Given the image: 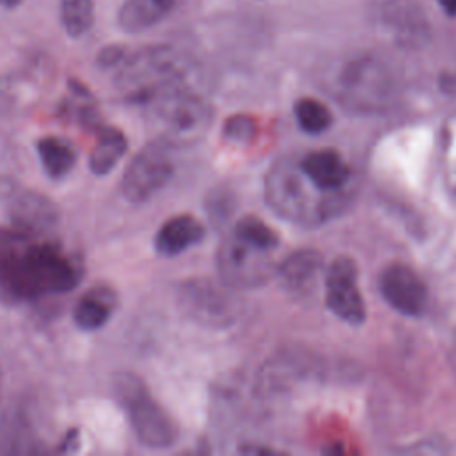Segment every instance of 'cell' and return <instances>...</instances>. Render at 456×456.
Instances as JSON below:
<instances>
[{
    "mask_svg": "<svg viewBox=\"0 0 456 456\" xmlns=\"http://www.w3.org/2000/svg\"><path fill=\"white\" fill-rule=\"evenodd\" d=\"M326 87L342 107L360 114L390 110L399 100L397 77L372 53H358L337 62L328 73Z\"/></svg>",
    "mask_w": 456,
    "mask_h": 456,
    "instance_id": "cell-3",
    "label": "cell"
},
{
    "mask_svg": "<svg viewBox=\"0 0 456 456\" xmlns=\"http://www.w3.org/2000/svg\"><path fill=\"white\" fill-rule=\"evenodd\" d=\"M173 7L167 0H125L118 11V23L125 32H142L160 23Z\"/></svg>",
    "mask_w": 456,
    "mask_h": 456,
    "instance_id": "cell-17",
    "label": "cell"
},
{
    "mask_svg": "<svg viewBox=\"0 0 456 456\" xmlns=\"http://www.w3.org/2000/svg\"><path fill=\"white\" fill-rule=\"evenodd\" d=\"M180 303L183 310L201 324L226 326L237 317V301L228 292L226 283L210 280H192L180 289Z\"/></svg>",
    "mask_w": 456,
    "mask_h": 456,
    "instance_id": "cell-9",
    "label": "cell"
},
{
    "mask_svg": "<svg viewBox=\"0 0 456 456\" xmlns=\"http://www.w3.org/2000/svg\"><path fill=\"white\" fill-rule=\"evenodd\" d=\"M447 16H456V0H436Z\"/></svg>",
    "mask_w": 456,
    "mask_h": 456,
    "instance_id": "cell-25",
    "label": "cell"
},
{
    "mask_svg": "<svg viewBox=\"0 0 456 456\" xmlns=\"http://www.w3.org/2000/svg\"><path fill=\"white\" fill-rule=\"evenodd\" d=\"M385 23L394 27L403 37H419L424 30V20L417 5L410 0H388L383 7Z\"/></svg>",
    "mask_w": 456,
    "mask_h": 456,
    "instance_id": "cell-20",
    "label": "cell"
},
{
    "mask_svg": "<svg viewBox=\"0 0 456 456\" xmlns=\"http://www.w3.org/2000/svg\"><path fill=\"white\" fill-rule=\"evenodd\" d=\"M297 162L305 176L319 191L326 194L349 192L351 169L338 151L331 148L314 150L297 159Z\"/></svg>",
    "mask_w": 456,
    "mask_h": 456,
    "instance_id": "cell-12",
    "label": "cell"
},
{
    "mask_svg": "<svg viewBox=\"0 0 456 456\" xmlns=\"http://www.w3.org/2000/svg\"><path fill=\"white\" fill-rule=\"evenodd\" d=\"M21 0H0V7H7V9H12L20 4Z\"/></svg>",
    "mask_w": 456,
    "mask_h": 456,
    "instance_id": "cell-26",
    "label": "cell"
},
{
    "mask_svg": "<svg viewBox=\"0 0 456 456\" xmlns=\"http://www.w3.org/2000/svg\"><path fill=\"white\" fill-rule=\"evenodd\" d=\"M379 292L403 315H420L428 305V289L422 278L406 264L394 262L379 274Z\"/></svg>",
    "mask_w": 456,
    "mask_h": 456,
    "instance_id": "cell-11",
    "label": "cell"
},
{
    "mask_svg": "<svg viewBox=\"0 0 456 456\" xmlns=\"http://www.w3.org/2000/svg\"><path fill=\"white\" fill-rule=\"evenodd\" d=\"M126 137L121 130L114 126H100L96 134V142L91 150L89 167L94 175L110 173L126 151Z\"/></svg>",
    "mask_w": 456,
    "mask_h": 456,
    "instance_id": "cell-18",
    "label": "cell"
},
{
    "mask_svg": "<svg viewBox=\"0 0 456 456\" xmlns=\"http://www.w3.org/2000/svg\"><path fill=\"white\" fill-rule=\"evenodd\" d=\"M454 351H456V338H454Z\"/></svg>",
    "mask_w": 456,
    "mask_h": 456,
    "instance_id": "cell-28",
    "label": "cell"
},
{
    "mask_svg": "<svg viewBox=\"0 0 456 456\" xmlns=\"http://www.w3.org/2000/svg\"><path fill=\"white\" fill-rule=\"evenodd\" d=\"M116 310V292L107 285L89 289L73 308V321L84 331L103 328Z\"/></svg>",
    "mask_w": 456,
    "mask_h": 456,
    "instance_id": "cell-15",
    "label": "cell"
},
{
    "mask_svg": "<svg viewBox=\"0 0 456 456\" xmlns=\"http://www.w3.org/2000/svg\"><path fill=\"white\" fill-rule=\"evenodd\" d=\"M224 132L233 141H248L255 132V125L248 116H233L228 119Z\"/></svg>",
    "mask_w": 456,
    "mask_h": 456,
    "instance_id": "cell-24",
    "label": "cell"
},
{
    "mask_svg": "<svg viewBox=\"0 0 456 456\" xmlns=\"http://www.w3.org/2000/svg\"><path fill=\"white\" fill-rule=\"evenodd\" d=\"M205 235L203 224L189 214L167 219L155 235V249L164 256H176L198 244Z\"/></svg>",
    "mask_w": 456,
    "mask_h": 456,
    "instance_id": "cell-14",
    "label": "cell"
},
{
    "mask_svg": "<svg viewBox=\"0 0 456 456\" xmlns=\"http://www.w3.org/2000/svg\"><path fill=\"white\" fill-rule=\"evenodd\" d=\"M233 232L239 237L246 239L248 242H251V244H255V246H258L262 249H267V251H274L276 246H278V235L274 233V230L269 228L258 217H251V216L242 217L235 224Z\"/></svg>",
    "mask_w": 456,
    "mask_h": 456,
    "instance_id": "cell-23",
    "label": "cell"
},
{
    "mask_svg": "<svg viewBox=\"0 0 456 456\" xmlns=\"http://www.w3.org/2000/svg\"><path fill=\"white\" fill-rule=\"evenodd\" d=\"M61 23L69 37L87 34L94 23V0H61Z\"/></svg>",
    "mask_w": 456,
    "mask_h": 456,
    "instance_id": "cell-21",
    "label": "cell"
},
{
    "mask_svg": "<svg viewBox=\"0 0 456 456\" xmlns=\"http://www.w3.org/2000/svg\"><path fill=\"white\" fill-rule=\"evenodd\" d=\"M321 255L314 249H299L289 255L278 265V276L283 285L294 292H305L314 283L321 273Z\"/></svg>",
    "mask_w": 456,
    "mask_h": 456,
    "instance_id": "cell-16",
    "label": "cell"
},
{
    "mask_svg": "<svg viewBox=\"0 0 456 456\" xmlns=\"http://www.w3.org/2000/svg\"><path fill=\"white\" fill-rule=\"evenodd\" d=\"M114 392L142 445L150 449H167L176 442V424L139 376L132 372L119 374L114 381Z\"/></svg>",
    "mask_w": 456,
    "mask_h": 456,
    "instance_id": "cell-5",
    "label": "cell"
},
{
    "mask_svg": "<svg viewBox=\"0 0 456 456\" xmlns=\"http://www.w3.org/2000/svg\"><path fill=\"white\" fill-rule=\"evenodd\" d=\"M37 155L45 173L53 180L64 178L77 162V153L71 142L55 135H46L37 141Z\"/></svg>",
    "mask_w": 456,
    "mask_h": 456,
    "instance_id": "cell-19",
    "label": "cell"
},
{
    "mask_svg": "<svg viewBox=\"0 0 456 456\" xmlns=\"http://www.w3.org/2000/svg\"><path fill=\"white\" fill-rule=\"evenodd\" d=\"M324 296L328 308L349 324L365 319V305L358 289V269L349 256L335 258L326 269Z\"/></svg>",
    "mask_w": 456,
    "mask_h": 456,
    "instance_id": "cell-10",
    "label": "cell"
},
{
    "mask_svg": "<svg viewBox=\"0 0 456 456\" xmlns=\"http://www.w3.org/2000/svg\"><path fill=\"white\" fill-rule=\"evenodd\" d=\"M167 2H171V4H175V5H176V0H167Z\"/></svg>",
    "mask_w": 456,
    "mask_h": 456,
    "instance_id": "cell-27",
    "label": "cell"
},
{
    "mask_svg": "<svg viewBox=\"0 0 456 456\" xmlns=\"http://www.w3.org/2000/svg\"><path fill=\"white\" fill-rule=\"evenodd\" d=\"M175 173V144L164 137L148 142L126 166L121 192L132 203L148 201Z\"/></svg>",
    "mask_w": 456,
    "mask_h": 456,
    "instance_id": "cell-7",
    "label": "cell"
},
{
    "mask_svg": "<svg viewBox=\"0 0 456 456\" xmlns=\"http://www.w3.org/2000/svg\"><path fill=\"white\" fill-rule=\"evenodd\" d=\"M112 68L121 96L141 109L175 91L198 86V69L192 59L169 45L123 50Z\"/></svg>",
    "mask_w": 456,
    "mask_h": 456,
    "instance_id": "cell-2",
    "label": "cell"
},
{
    "mask_svg": "<svg viewBox=\"0 0 456 456\" xmlns=\"http://www.w3.org/2000/svg\"><path fill=\"white\" fill-rule=\"evenodd\" d=\"M294 114L297 125L306 134H321L333 121L330 109L315 98H299L294 105Z\"/></svg>",
    "mask_w": 456,
    "mask_h": 456,
    "instance_id": "cell-22",
    "label": "cell"
},
{
    "mask_svg": "<svg viewBox=\"0 0 456 456\" xmlns=\"http://www.w3.org/2000/svg\"><path fill=\"white\" fill-rule=\"evenodd\" d=\"M48 233L0 228V294L30 301L71 290L82 269Z\"/></svg>",
    "mask_w": 456,
    "mask_h": 456,
    "instance_id": "cell-1",
    "label": "cell"
},
{
    "mask_svg": "<svg viewBox=\"0 0 456 456\" xmlns=\"http://www.w3.org/2000/svg\"><path fill=\"white\" fill-rule=\"evenodd\" d=\"M265 198L285 219L299 224H321L342 212L351 200L349 192L326 194L305 176L296 157H285L265 176Z\"/></svg>",
    "mask_w": 456,
    "mask_h": 456,
    "instance_id": "cell-4",
    "label": "cell"
},
{
    "mask_svg": "<svg viewBox=\"0 0 456 456\" xmlns=\"http://www.w3.org/2000/svg\"><path fill=\"white\" fill-rule=\"evenodd\" d=\"M9 212L16 228L32 233H48L57 223V208L52 201L32 191L14 194Z\"/></svg>",
    "mask_w": 456,
    "mask_h": 456,
    "instance_id": "cell-13",
    "label": "cell"
},
{
    "mask_svg": "<svg viewBox=\"0 0 456 456\" xmlns=\"http://www.w3.org/2000/svg\"><path fill=\"white\" fill-rule=\"evenodd\" d=\"M271 253L235 232L226 235L217 249V269L228 287H256L273 273Z\"/></svg>",
    "mask_w": 456,
    "mask_h": 456,
    "instance_id": "cell-8",
    "label": "cell"
},
{
    "mask_svg": "<svg viewBox=\"0 0 456 456\" xmlns=\"http://www.w3.org/2000/svg\"><path fill=\"white\" fill-rule=\"evenodd\" d=\"M142 110L162 128V137L173 144L198 139L210 121V105L198 86L175 91Z\"/></svg>",
    "mask_w": 456,
    "mask_h": 456,
    "instance_id": "cell-6",
    "label": "cell"
}]
</instances>
